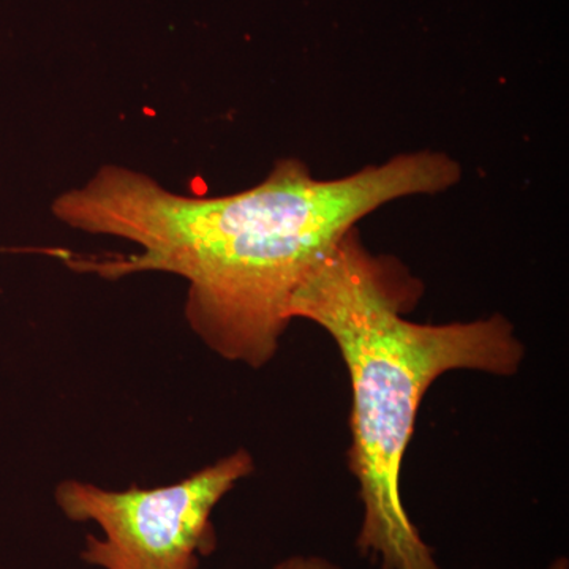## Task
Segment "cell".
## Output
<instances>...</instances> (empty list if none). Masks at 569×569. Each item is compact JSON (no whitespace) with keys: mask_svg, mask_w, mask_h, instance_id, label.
<instances>
[{"mask_svg":"<svg viewBox=\"0 0 569 569\" xmlns=\"http://www.w3.org/2000/svg\"><path fill=\"white\" fill-rule=\"evenodd\" d=\"M460 179L458 160L422 149L336 179L283 159L242 192L187 197L141 171L104 164L59 194L52 216L82 233L140 247L132 254L71 253L69 268L103 279L181 277L183 312L198 339L224 361L261 369L279 351L299 284L343 236L383 206L448 192Z\"/></svg>","mask_w":569,"mask_h":569,"instance_id":"obj_1","label":"cell"},{"mask_svg":"<svg viewBox=\"0 0 569 569\" xmlns=\"http://www.w3.org/2000/svg\"><path fill=\"white\" fill-rule=\"evenodd\" d=\"M422 284L389 254L370 252L358 228L299 284L288 316L332 337L351 385L348 468L362 505L356 548L380 569H441L402 500V466L419 407L452 370L519 372L526 347L507 317L427 325L407 318Z\"/></svg>","mask_w":569,"mask_h":569,"instance_id":"obj_2","label":"cell"},{"mask_svg":"<svg viewBox=\"0 0 569 569\" xmlns=\"http://www.w3.org/2000/svg\"><path fill=\"white\" fill-rule=\"evenodd\" d=\"M254 471L244 448L173 485L111 490L63 479L54 501L71 522H93L103 538L86 537L81 559L102 569H198L217 548L212 512Z\"/></svg>","mask_w":569,"mask_h":569,"instance_id":"obj_3","label":"cell"},{"mask_svg":"<svg viewBox=\"0 0 569 569\" xmlns=\"http://www.w3.org/2000/svg\"><path fill=\"white\" fill-rule=\"evenodd\" d=\"M272 569H342L335 561L320 556H293L288 557Z\"/></svg>","mask_w":569,"mask_h":569,"instance_id":"obj_4","label":"cell"},{"mask_svg":"<svg viewBox=\"0 0 569 569\" xmlns=\"http://www.w3.org/2000/svg\"><path fill=\"white\" fill-rule=\"evenodd\" d=\"M549 569H569V563L567 557H560L550 565Z\"/></svg>","mask_w":569,"mask_h":569,"instance_id":"obj_5","label":"cell"}]
</instances>
